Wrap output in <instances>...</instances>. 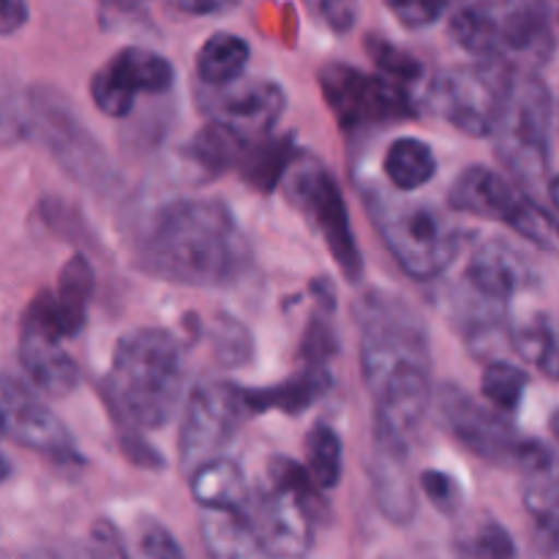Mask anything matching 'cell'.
Masks as SVG:
<instances>
[{
    "label": "cell",
    "instance_id": "obj_36",
    "mask_svg": "<svg viewBox=\"0 0 559 559\" xmlns=\"http://www.w3.org/2000/svg\"><path fill=\"white\" fill-rule=\"evenodd\" d=\"M134 559H186L175 535L156 519H142L134 530Z\"/></svg>",
    "mask_w": 559,
    "mask_h": 559
},
{
    "label": "cell",
    "instance_id": "obj_9",
    "mask_svg": "<svg viewBox=\"0 0 559 559\" xmlns=\"http://www.w3.org/2000/svg\"><path fill=\"white\" fill-rule=\"evenodd\" d=\"M486 60L530 71L555 55V9L549 0H480Z\"/></svg>",
    "mask_w": 559,
    "mask_h": 559
},
{
    "label": "cell",
    "instance_id": "obj_30",
    "mask_svg": "<svg viewBox=\"0 0 559 559\" xmlns=\"http://www.w3.org/2000/svg\"><path fill=\"white\" fill-rule=\"evenodd\" d=\"M342 437L328 424L311 426L306 437V473L314 480L317 489H336L344 469Z\"/></svg>",
    "mask_w": 559,
    "mask_h": 559
},
{
    "label": "cell",
    "instance_id": "obj_17",
    "mask_svg": "<svg viewBox=\"0 0 559 559\" xmlns=\"http://www.w3.org/2000/svg\"><path fill=\"white\" fill-rule=\"evenodd\" d=\"M317 511L320 508L295 491L271 484L243 516L273 559H304L314 546Z\"/></svg>",
    "mask_w": 559,
    "mask_h": 559
},
{
    "label": "cell",
    "instance_id": "obj_44",
    "mask_svg": "<svg viewBox=\"0 0 559 559\" xmlns=\"http://www.w3.org/2000/svg\"><path fill=\"white\" fill-rule=\"evenodd\" d=\"M109 3H118V5H131V3H140V0H109Z\"/></svg>",
    "mask_w": 559,
    "mask_h": 559
},
{
    "label": "cell",
    "instance_id": "obj_1",
    "mask_svg": "<svg viewBox=\"0 0 559 559\" xmlns=\"http://www.w3.org/2000/svg\"><path fill=\"white\" fill-rule=\"evenodd\" d=\"M360 371L374 399V440L409 451L431 404L429 331L399 295L369 289L355 304Z\"/></svg>",
    "mask_w": 559,
    "mask_h": 559
},
{
    "label": "cell",
    "instance_id": "obj_43",
    "mask_svg": "<svg viewBox=\"0 0 559 559\" xmlns=\"http://www.w3.org/2000/svg\"><path fill=\"white\" fill-rule=\"evenodd\" d=\"M9 473H11L9 462H5V459L0 456V480H5V478H9Z\"/></svg>",
    "mask_w": 559,
    "mask_h": 559
},
{
    "label": "cell",
    "instance_id": "obj_41",
    "mask_svg": "<svg viewBox=\"0 0 559 559\" xmlns=\"http://www.w3.org/2000/svg\"><path fill=\"white\" fill-rule=\"evenodd\" d=\"M164 5L180 16H194V20H200V16L229 14L233 9H238L240 0H164Z\"/></svg>",
    "mask_w": 559,
    "mask_h": 559
},
{
    "label": "cell",
    "instance_id": "obj_28",
    "mask_svg": "<svg viewBox=\"0 0 559 559\" xmlns=\"http://www.w3.org/2000/svg\"><path fill=\"white\" fill-rule=\"evenodd\" d=\"M328 388V371L306 369L304 374L293 377V380L282 382L276 388H265V391H246V404L249 413H271V409H282L287 415L304 413L306 407L317 402Z\"/></svg>",
    "mask_w": 559,
    "mask_h": 559
},
{
    "label": "cell",
    "instance_id": "obj_24",
    "mask_svg": "<svg viewBox=\"0 0 559 559\" xmlns=\"http://www.w3.org/2000/svg\"><path fill=\"white\" fill-rule=\"evenodd\" d=\"M251 60V47L238 33L218 31L205 38L197 52V80L200 87H224L246 74Z\"/></svg>",
    "mask_w": 559,
    "mask_h": 559
},
{
    "label": "cell",
    "instance_id": "obj_33",
    "mask_svg": "<svg viewBox=\"0 0 559 559\" xmlns=\"http://www.w3.org/2000/svg\"><path fill=\"white\" fill-rule=\"evenodd\" d=\"M211 342L216 360L227 369H240V366L249 364L251 353H254L251 333L233 317H216L211 328Z\"/></svg>",
    "mask_w": 559,
    "mask_h": 559
},
{
    "label": "cell",
    "instance_id": "obj_31",
    "mask_svg": "<svg viewBox=\"0 0 559 559\" xmlns=\"http://www.w3.org/2000/svg\"><path fill=\"white\" fill-rule=\"evenodd\" d=\"M527 385L530 374L511 360H495L486 366L484 377H480V393H484L486 404L502 415L516 413Z\"/></svg>",
    "mask_w": 559,
    "mask_h": 559
},
{
    "label": "cell",
    "instance_id": "obj_22",
    "mask_svg": "<svg viewBox=\"0 0 559 559\" xmlns=\"http://www.w3.org/2000/svg\"><path fill=\"white\" fill-rule=\"evenodd\" d=\"M191 497L202 511L240 513L249 511V484L238 462L222 456L202 464L189 475Z\"/></svg>",
    "mask_w": 559,
    "mask_h": 559
},
{
    "label": "cell",
    "instance_id": "obj_35",
    "mask_svg": "<svg viewBox=\"0 0 559 559\" xmlns=\"http://www.w3.org/2000/svg\"><path fill=\"white\" fill-rule=\"evenodd\" d=\"M31 134V104L27 93L16 91L0 76V147L25 140Z\"/></svg>",
    "mask_w": 559,
    "mask_h": 559
},
{
    "label": "cell",
    "instance_id": "obj_38",
    "mask_svg": "<svg viewBox=\"0 0 559 559\" xmlns=\"http://www.w3.org/2000/svg\"><path fill=\"white\" fill-rule=\"evenodd\" d=\"M420 489L431 500V506L445 516H456L464 506V491L453 475L442 473V469H426L420 475Z\"/></svg>",
    "mask_w": 559,
    "mask_h": 559
},
{
    "label": "cell",
    "instance_id": "obj_39",
    "mask_svg": "<svg viewBox=\"0 0 559 559\" xmlns=\"http://www.w3.org/2000/svg\"><path fill=\"white\" fill-rule=\"evenodd\" d=\"M126 557H129V551H126V544L123 538H120L118 530L107 522H98L96 527H93L91 540L76 546L69 559H126Z\"/></svg>",
    "mask_w": 559,
    "mask_h": 559
},
{
    "label": "cell",
    "instance_id": "obj_19",
    "mask_svg": "<svg viewBox=\"0 0 559 559\" xmlns=\"http://www.w3.org/2000/svg\"><path fill=\"white\" fill-rule=\"evenodd\" d=\"M538 284L540 273L511 240H484L467 262V287L491 304L508 306Z\"/></svg>",
    "mask_w": 559,
    "mask_h": 559
},
{
    "label": "cell",
    "instance_id": "obj_3",
    "mask_svg": "<svg viewBox=\"0 0 559 559\" xmlns=\"http://www.w3.org/2000/svg\"><path fill=\"white\" fill-rule=\"evenodd\" d=\"M183 388V347L173 333L136 328L118 338L104 393L126 424L142 431L167 426L178 413Z\"/></svg>",
    "mask_w": 559,
    "mask_h": 559
},
{
    "label": "cell",
    "instance_id": "obj_37",
    "mask_svg": "<svg viewBox=\"0 0 559 559\" xmlns=\"http://www.w3.org/2000/svg\"><path fill=\"white\" fill-rule=\"evenodd\" d=\"M388 11L407 31H424L453 9V0H385Z\"/></svg>",
    "mask_w": 559,
    "mask_h": 559
},
{
    "label": "cell",
    "instance_id": "obj_21",
    "mask_svg": "<svg viewBox=\"0 0 559 559\" xmlns=\"http://www.w3.org/2000/svg\"><path fill=\"white\" fill-rule=\"evenodd\" d=\"M371 489H374L377 508L388 522L399 524V527L413 522L418 513V500H415V489L409 484V451L374 440Z\"/></svg>",
    "mask_w": 559,
    "mask_h": 559
},
{
    "label": "cell",
    "instance_id": "obj_12",
    "mask_svg": "<svg viewBox=\"0 0 559 559\" xmlns=\"http://www.w3.org/2000/svg\"><path fill=\"white\" fill-rule=\"evenodd\" d=\"M317 82H320L328 107L344 129H364V126L391 123V120L415 115L409 91L382 74H366L355 66L336 60V63L322 66Z\"/></svg>",
    "mask_w": 559,
    "mask_h": 559
},
{
    "label": "cell",
    "instance_id": "obj_8",
    "mask_svg": "<svg viewBox=\"0 0 559 559\" xmlns=\"http://www.w3.org/2000/svg\"><path fill=\"white\" fill-rule=\"evenodd\" d=\"M448 205L456 213L502 222L535 249L549 251V254L557 251L555 211L535 202L519 186L484 164L467 167L453 180L448 191Z\"/></svg>",
    "mask_w": 559,
    "mask_h": 559
},
{
    "label": "cell",
    "instance_id": "obj_11",
    "mask_svg": "<svg viewBox=\"0 0 559 559\" xmlns=\"http://www.w3.org/2000/svg\"><path fill=\"white\" fill-rule=\"evenodd\" d=\"M249 415L246 391L240 388L229 385V382L197 385L186 402L183 426H180L178 437L180 469L191 475L202 464L222 459Z\"/></svg>",
    "mask_w": 559,
    "mask_h": 559
},
{
    "label": "cell",
    "instance_id": "obj_16",
    "mask_svg": "<svg viewBox=\"0 0 559 559\" xmlns=\"http://www.w3.org/2000/svg\"><path fill=\"white\" fill-rule=\"evenodd\" d=\"M0 440L55 462H76V445L58 415L20 380L0 371Z\"/></svg>",
    "mask_w": 559,
    "mask_h": 559
},
{
    "label": "cell",
    "instance_id": "obj_27",
    "mask_svg": "<svg viewBox=\"0 0 559 559\" xmlns=\"http://www.w3.org/2000/svg\"><path fill=\"white\" fill-rule=\"evenodd\" d=\"M508 344L524 364L535 366L546 377H557V331L555 320L544 311L508 325Z\"/></svg>",
    "mask_w": 559,
    "mask_h": 559
},
{
    "label": "cell",
    "instance_id": "obj_18",
    "mask_svg": "<svg viewBox=\"0 0 559 559\" xmlns=\"http://www.w3.org/2000/svg\"><path fill=\"white\" fill-rule=\"evenodd\" d=\"M93 287H96V273H93L91 262L85 257L74 254L58 273V282L52 289H44L31 309L25 311L22 320L36 322L55 338L66 342V338L76 336L85 325L87 306H91Z\"/></svg>",
    "mask_w": 559,
    "mask_h": 559
},
{
    "label": "cell",
    "instance_id": "obj_10",
    "mask_svg": "<svg viewBox=\"0 0 559 559\" xmlns=\"http://www.w3.org/2000/svg\"><path fill=\"white\" fill-rule=\"evenodd\" d=\"M284 180H287L295 205L309 216L320 238L325 240L338 271L347 276L349 284H358L360 276H364V260H360L353 224H349L347 202H344L336 178L328 173L325 164L304 156L295 158Z\"/></svg>",
    "mask_w": 559,
    "mask_h": 559
},
{
    "label": "cell",
    "instance_id": "obj_26",
    "mask_svg": "<svg viewBox=\"0 0 559 559\" xmlns=\"http://www.w3.org/2000/svg\"><path fill=\"white\" fill-rule=\"evenodd\" d=\"M246 147H249V142L240 140L238 134H233L224 126L207 120L191 136L189 145L183 147V156L189 162V167H194L202 178H218L222 173L233 169L235 164H240Z\"/></svg>",
    "mask_w": 559,
    "mask_h": 559
},
{
    "label": "cell",
    "instance_id": "obj_14",
    "mask_svg": "<svg viewBox=\"0 0 559 559\" xmlns=\"http://www.w3.org/2000/svg\"><path fill=\"white\" fill-rule=\"evenodd\" d=\"M175 82V66L147 47L118 49L91 80V98L107 118H126L142 93L158 96Z\"/></svg>",
    "mask_w": 559,
    "mask_h": 559
},
{
    "label": "cell",
    "instance_id": "obj_40",
    "mask_svg": "<svg viewBox=\"0 0 559 559\" xmlns=\"http://www.w3.org/2000/svg\"><path fill=\"white\" fill-rule=\"evenodd\" d=\"M320 16L333 33H349L360 20V0H320Z\"/></svg>",
    "mask_w": 559,
    "mask_h": 559
},
{
    "label": "cell",
    "instance_id": "obj_42",
    "mask_svg": "<svg viewBox=\"0 0 559 559\" xmlns=\"http://www.w3.org/2000/svg\"><path fill=\"white\" fill-rule=\"evenodd\" d=\"M31 20L27 0H0V36H14Z\"/></svg>",
    "mask_w": 559,
    "mask_h": 559
},
{
    "label": "cell",
    "instance_id": "obj_2",
    "mask_svg": "<svg viewBox=\"0 0 559 559\" xmlns=\"http://www.w3.org/2000/svg\"><path fill=\"white\" fill-rule=\"evenodd\" d=\"M249 257L233 211L216 200L169 202L136 246L140 271L194 289L229 287L243 276Z\"/></svg>",
    "mask_w": 559,
    "mask_h": 559
},
{
    "label": "cell",
    "instance_id": "obj_20",
    "mask_svg": "<svg viewBox=\"0 0 559 559\" xmlns=\"http://www.w3.org/2000/svg\"><path fill=\"white\" fill-rule=\"evenodd\" d=\"M20 364L27 380L41 393L63 399L80 385V366L63 349V342L38 328L36 322L22 320L20 331Z\"/></svg>",
    "mask_w": 559,
    "mask_h": 559
},
{
    "label": "cell",
    "instance_id": "obj_4",
    "mask_svg": "<svg viewBox=\"0 0 559 559\" xmlns=\"http://www.w3.org/2000/svg\"><path fill=\"white\" fill-rule=\"evenodd\" d=\"M551 129H555V98L538 74L516 71L502 104L495 131V151L516 186L549 211L557 207L555 175H551Z\"/></svg>",
    "mask_w": 559,
    "mask_h": 559
},
{
    "label": "cell",
    "instance_id": "obj_7",
    "mask_svg": "<svg viewBox=\"0 0 559 559\" xmlns=\"http://www.w3.org/2000/svg\"><path fill=\"white\" fill-rule=\"evenodd\" d=\"M516 71L497 60H473L440 71L426 85V107L469 136H491Z\"/></svg>",
    "mask_w": 559,
    "mask_h": 559
},
{
    "label": "cell",
    "instance_id": "obj_5",
    "mask_svg": "<svg viewBox=\"0 0 559 559\" xmlns=\"http://www.w3.org/2000/svg\"><path fill=\"white\" fill-rule=\"evenodd\" d=\"M366 211L404 273L415 282L442 276L462 249L459 224L431 202H415L393 191L369 186Z\"/></svg>",
    "mask_w": 559,
    "mask_h": 559
},
{
    "label": "cell",
    "instance_id": "obj_23",
    "mask_svg": "<svg viewBox=\"0 0 559 559\" xmlns=\"http://www.w3.org/2000/svg\"><path fill=\"white\" fill-rule=\"evenodd\" d=\"M200 535L211 559H273L251 530L249 519L240 513L205 511L200 522Z\"/></svg>",
    "mask_w": 559,
    "mask_h": 559
},
{
    "label": "cell",
    "instance_id": "obj_15",
    "mask_svg": "<svg viewBox=\"0 0 559 559\" xmlns=\"http://www.w3.org/2000/svg\"><path fill=\"white\" fill-rule=\"evenodd\" d=\"M202 112L211 118V123L224 126L240 140L257 142L271 134L282 120L287 107V93L276 80H235L224 87H200L197 93Z\"/></svg>",
    "mask_w": 559,
    "mask_h": 559
},
{
    "label": "cell",
    "instance_id": "obj_32",
    "mask_svg": "<svg viewBox=\"0 0 559 559\" xmlns=\"http://www.w3.org/2000/svg\"><path fill=\"white\" fill-rule=\"evenodd\" d=\"M459 549L467 559H519L513 535L491 516L469 522L459 535Z\"/></svg>",
    "mask_w": 559,
    "mask_h": 559
},
{
    "label": "cell",
    "instance_id": "obj_13",
    "mask_svg": "<svg viewBox=\"0 0 559 559\" xmlns=\"http://www.w3.org/2000/svg\"><path fill=\"white\" fill-rule=\"evenodd\" d=\"M31 104V134H41L52 156L58 158L60 167L76 180L87 186H104L112 178L107 156L102 147L93 142L85 126L76 120L69 104L52 91H31L27 93Z\"/></svg>",
    "mask_w": 559,
    "mask_h": 559
},
{
    "label": "cell",
    "instance_id": "obj_34",
    "mask_svg": "<svg viewBox=\"0 0 559 559\" xmlns=\"http://www.w3.org/2000/svg\"><path fill=\"white\" fill-rule=\"evenodd\" d=\"M369 52H371V58H374L380 74L385 76V80L402 85L404 91H409L415 82L424 80V66H420L418 60H415L409 52L399 49L396 44L385 41V38L371 36L369 38Z\"/></svg>",
    "mask_w": 559,
    "mask_h": 559
},
{
    "label": "cell",
    "instance_id": "obj_29",
    "mask_svg": "<svg viewBox=\"0 0 559 559\" xmlns=\"http://www.w3.org/2000/svg\"><path fill=\"white\" fill-rule=\"evenodd\" d=\"M298 158V151L293 147L289 136H262V140L249 142L243 151L240 167L249 186H257L260 191H273L278 180H284L287 169Z\"/></svg>",
    "mask_w": 559,
    "mask_h": 559
},
{
    "label": "cell",
    "instance_id": "obj_6",
    "mask_svg": "<svg viewBox=\"0 0 559 559\" xmlns=\"http://www.w3.org/2000/svg\"><path fill=\"white\" fill-rule=\"evenodd\" d=\"M429 407L435 409V420L440 424V429H445L459 445H464L484 462L519 469L522 475L555 464L551 448H546L540 440L519 437L508 415L473 399L464 388L445 382L440 385V391L431 393Z\"/></svg>",
    "mask_w": 559,
    "mask_h": 559
},
{
    "label": "cell",
    "instance_id": "obj_25",
    "mask_svg": "<svg viewBox=\"0 0 559 559\" xmlns=\"http://www.w3.org/2000/svg\"><path fill=\"white\" fill-rule=\"evenodd\" d=\"M382 169L391 183L393 191L399 194H413L429 186L437 175V156L435 147L429 142L418 140V136H399L388 145L385 158H382Z\"/></svg>",
    "mask_w": 559,
    "mask_h": 559
}]
</instances>
